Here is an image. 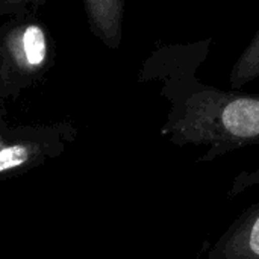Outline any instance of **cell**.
Listing matches in <instances>:
<instances>
[{
  "mask_svg": "<svg viewBox=\"0 0 259 259\" xmlns=\"http://www.w3.org/2000/svg\"><path fill=\"white\" fill-rule=\"evenodd\" d=\"M47 0H0V17H9L26 11H38Z\"/></svg>",
  "mask_w": 259,
  "mask_h": 259,
  "instance_id": "7",
  "label": "cell"
},
{
  "mask_svg": "<svg viewBox=\"0 0 259 259\" xmlns=\"http://www.w3.org/2000/svg\"><path fill=\"white\" fill-rule=\"evenodd\" d=\"M250 178H252V181H249V179H247V181H235L234 185H232V190H231L229 194H228V197L232 199L234 196H238L241 191H244V190L247 188V185L255 184V182H259V170L256 173H252Z\"/></svg>",
  "mask_w": 259,
  "mask_h": 259,
  "instance_id": "8",
  "label": "cell"
},
{
  "mask_svg": "<svg viewBox=\"0 0 259 259\" xmlns=\"http://www.w3.org/2000/svg\"><path fill=\"white\" fill-rule=\"evenodd\" d=\"M91 33L108 49L117 50L123 38L126 0H82Z\"/></svg>",
  "mask_w": 259,
  "mask_h": 259,
  "instance_id": "5",
  "label": "cell"
},
{
  "mask_svg": "<svg viewBox=\"0 0 259 259\" xmlns=\"http://www.w3.org/2000/svg\"><path fill=\"white\" fill-rule=\"evenodd\" d=\"M55 64V42L36 11L0 23V100L17 99Z\"/></svg>",
  "mask_w": 259,
  "mask_h": 259,
  "instance_id": "2",
  "label": "cell"
},
{
  "mask_svg": "<svg viewBox=\"0 0 259 259\" xmlns=\"http://www.w3.org/2000/svg\"><path fill=\"white\" fill-rule=\"evenodd\" d=\"M259 77V29L231 70V90H241Z\"/></svg>",
  "mask_w": 259,
  "mask_h": 259,
  "instance_id": "6",
  "label": "cell"
},
{
  "mask_svg": "<svg viewBox=\"0 0 259 259\" xmlns=\"http://www.w3.org/2000/svg\"><path fill=\"white\" fill-rule=\"evenodd\" d=\"M206 259H259V200L229 226Z\"/></svg>",
  "mask_w": 259,
  "mask_h": 259,
  "instance_id": "4",
  "label": "cell"
},
{
  "mask_svg": "<svg viewBox=\"0 0 259 259\" xmlns=\"http://www.w3.org/2000/svg\"><path fill=\"white\" fill-rule=\"evenodd\" d=\"M6 102L0 100V181L21 176L61 156L77 137L71 120L11 124Z\"/></svg>",
  "mask_w": 259,
  "mask_h": 259,
  "instance_id": "3",
  "label": "cell"
},
{
  "mask_svg": "<svg viewBox=\"0 0 259 259\" xmlns=\"http://www.w3.org/2000/svg\"><path fill=\"white\" fill-rule=\"evenodd\" d=\"M212 42L208 36L191 44H159L138 73L140 83H159V94L170 103L161 135L179 147H205L197 162L259 149V94L220 90L197 77Z\"/></svg>",
  "mask_w": 259,
  "mask_h": 259,
  "instance_id": "1",
  "label": "cell"
}]
</instances>
